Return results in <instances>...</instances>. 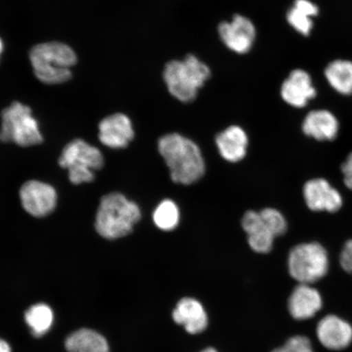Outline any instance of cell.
<instances>
[{
	"mask_svg": "<svg viewBox=\"0 0 352 352\" xmlns=\"http://www.w3.org/2000/svg\"><path fill=\"white\" fill-rule=\"evenodd\" d=\"M158 151L175 183L188 186L204 176V157L199 147L191 140L177 133L166 135L158 142Z\"/></svg>",
	"mask_w": 352,
	"mask_h": 352,
	"instance_id": "6da1fadb",
	"label": "cell"
},
{
	"mask_svg": "<svg viewBox=\"0 0 352 352\" xmlns=\"http://www.w3.org/2000/svg\"><path fill=\"white\" fill-rule=\"evenodd\" d=\"M140 219L142 211L138 204L122 193L111 192L101 198L95 228L105 239H120L129 235Z\"/></svg>",
	"mask_w": 352,
	"mask_h": 352,
	"instance_id": "7a4b0ae2",
	"label": "cell"
},
{
	"mask_svg": "<svg viewBox=\"0 0 352 352\" xmlns=\"http://www.w3.org/2000/svg\"><path fill=\"white\" fill-rule=\"evenodd\" d=\"M30 60L39 81L46 85H60L72 78V68L77 63V56L67 44L48 42L33 47Z\"/></svg>",
	"mask_w": 352,
	"mask_h": 352,
	"instance_id": "3957f363",
	"label": "cell"
},
{
	"mask_svg": "<svg viewBox=\"0 0 352 352\" xmlns=\"http://www.w3.org/2000/svg\"><path fill=\"white\" fill-rule=\"evenodd\" d=\"M0 142L21 147L34 146L43 142L38 122L28 105L15 101L3 110Z\"/></svg>",
	"mask_w": 352,
	"mask_h": 352,
	"instance_id": "277c9868",
	"label": "cell"
},
{
	"mask_svg": "<svg viewBox=\"0 0 352 352\" xmlns=\"http://www.w3.org/2000/svg\"><path fill=\"white\" fill-rule=\"evenodd\" d=\"M329 258L327 249L316 241L301 243L290 250L289 275L299 284L312 285L327 275Z\"/></svg>",
	"mask_w": 352,
	"mask_h": 352,
	"instance_id": "5b68a950",
	"label": "cell"
},
{
	"mask_svg": "<svg viewBox=\"0 0 352 352\" xmlns=\"http://www.w3.org/2000/svg\"><path fill=\"white\" fill-rule=\"evenodd\" d=\"M58 162L60 167L68 170L70 182L81 184L94 182V171L102 168L104 158L98 148L76 139L65 145Z\"/></svg>",
	"mask_w": 352,
	"mask_h": 352,
	"instance_id": "8992f818",
	"label": "cell"
},
{
	"mask_svg": "<svg viewBox=\"0 0 352 352\" xmlns=\"http://www.w3.org/2000/svg\"><path fill=\"white\" fill-rule=\"evenodd\" d=\"M217 32L223 45L239 55L248 54L252 50L257 35L254 22L241 14L220 22Z\"/></svg>",
	"mask_w": 352,
	"mask_h": 352,
	"instance_id": "52a82bcc",
	"label": "cell"
},
{
	"mask_svg": "<svg viewBox=\"0 0 352 352\" xmlns=\"http://www.w3.org/2000/svg\"><path fill=\"white\" fill-rule=\"evenodd\" d=\"M22 208L33 217L44 218L55 210L58 195L51 184L29 180L20 189Z\"/></svg>",
	"mask_w": 352,
	"mask_h": 352,
	"instance_id": "ba28073f",
	"label": "cell"
},
{
	"mask_svg": "<svg viewBox=\"0 0 352 352\" xmlns=\"http://www.w3.org/2000/svg\"><path fill=\"white\" fill-rule=\"evenodd\" d=\"M302 193L308 209L314 212L336 213L342 208L341 192L327 179L308 180L303 186Z\"/></svg>",
	"mask_w": 352,
	"mask_h": 352,
	"instance_id": "9c48e42d",
	"label": "cell"
},
{
	"mask_svg": "<svg viewBox=\"0 0 352 352\" xmlns=\"http://www.w3.org/2000/svg\"><path fill=\"white\" fill-rule=\"evenodd\" d=\"M280 96L290 107L302 109L318 96V90L311 74L298 68L293 69L281 85Z\"/></svg>",
	"mask_w": 352,
	"mask_h": 352,
	"instance_id": "30bf717a",
	"label": "cell"
},
{
	"mask_svg": "<svg viewBox=\"0 0 352 352\" xmlns=\"http://www.w3.org/2000/svg\"><path fill=\"white\" fill-rule=\"evenodd\" d=\"M99 140L104 146L113 149L124 148L134 139L135 132L129 117L114 113L99 123Z\"/></svg>",
	"mask_w": 352,
	"mask_h": 352,
	"instance_id": "8fae6325",
	"label": "cell"
},
{
	"mask_svg": "<svg viewBox=\"0 0 352 352\" xmlns=\"http://www.w3.org/2000/svg\"><path fill=\"white\" fill-rule=\"evenodd\" d=\"M316 336L325 349L341 351L352 342V327L340 316L329 315L319 321Z\"/></svg>",
	"mask_w": 352,
	"mask_h": 352,
	"instance_id": "7c38bea8",
	"label": "cell"
},
{
	"mask_svg": "<svg viewBox=\"0 0 352 352\" xmlns=\"http://www.w3.org/2000/svg\"><path fill=\"white\" fill-rule=\"evenodd\" d=\"M164 80L170 94L182 102H191L198 90L186 72L182 60H171L164 69Z\"/></svg>",
	"mask_w": 352,
	"mask_h": 352,
	"instance_id": "4fadbf2b",
	"label": "cell"
},
{
	"mask_svg": "<svg viewBox=\"0 0 352 352\" xmlns=\"http://www.w3.org/2000/svg\"><path fill=\"white\" fill-rule=\"evenodd\" d=\"M302 130L308 138L318 142H333L340 134V123L329 110L314 109L303 120Z\"/></svg>",
	"mask_w": 352,
	"mask_h": 352,
	"instance_id": "5bb4252c",
	"label": "cell"
},
{
	"mask_svg": "<svg viewBox=\"0 0 352 352\" xmlns=\"http://www.w3.org/2000/svg\"><path fill=\"white\" fill-rule=\"evenodd\" d=\"M323 306V299L318 289L311 285L299 284L294 289L288 300V310L294 319L309 320L318 314Z\"/></svg>",
	"mask_w": 352,
	"mask_h": 352,
	"instance_id": "9a60e30c",
	"label": "cell"
},
{
	"mask_svg": "<svg viewBox=\"0 0 352 352\" xmlns=\"http://www.w3.org/2000/svg\"><path fill=\"white\" fill-rule=\"evenodd\" d=\"M242 228L248 236V242L254 252L259 254L270 252L276 236L261 212L249 210L241 221Z\"/></svg>",
	"mask_w": 352,
	"mask_h": 352,
	"instance_id": "2e32d148",
	"label": "cell"
},
{
	"mask_svg": "<svg viewBox=\"0 0 352 352\" xmlns=\"http://www.w3.org/2000/svg\"><path fill=\"white\" fill-rule=\"evenodd\" d=\"M173 318L176 324L182 325L190 334H197L208 328V316L201 303L192 298L180 299Z\"/></svg>",
	"mask_w": 352,
	"mask_h": 352,
	"instance_id": "e0dca14e",
	"label": "cell"
},
{
	"mask_svg": "<svg viewBox=\"0 0 352 352\" xmlns=\"http://www.w3.org/2000/svg\"><path fill=\"white\" fill-rule=\"evenodd\" d=\"M220 155L228 162H237L243 160L248 146V138L239 126L228 127L215 139Z\"/></svg>",
	"mask_w": 352,
	"mask_h": 352,
	"instance_id": "ac0fdd59",
	"label": "cell"
},
{
	"mask_svg": "<svg viewBox=\"0 0 352 352\" xmlns=\"http://www.w3.org/2000/svg\"><path fill=\"white\" fill-rule=\"evenodd\" d=\"M324 76L328 85L338 94L352 96V60L338 58L325 66Z\"/></svg>",
	"mask_w": 352,
	"mask_h": 352,
	"instance_id": "d6986e66",
	"label": "cell"
},
{
	"mask_svg": "<svg viewBox=\"0 0 352 352\" xmlns=\"http://www.w3.org/2000/svg\"><path fill=\"white\" fill-rule=\"evenodd\" d=\"M68 352H109V345L102 334L91 329H80L66 338Z\"/></svg>",
	"mask_w": 352,
	"mask_h": 352,
	"instance_id": "ffe728a7",
	"label": "cell"
},
{
	"mask_svg": "<svg viewBox=\"0 0 352 352\" xmlns=\"http://www.w3.org/2000/svg\"><path fill=\"white\" fill-rule=\"evenodd\" d=\"M25 320L33 336L41 338L50 331L54 324V311L45 303H38L25 311Z\"/></svg>",
	"mask_w": 352,
	"mask_h": 352,
	"instance_id": "44dd1931",
	"label": "cell"
},
{
	"mask_svg": "<svg viewBox=\"0 0 352 352\" xmlns=\"http://www.w3.org/2000/svg\"><path fill=\"white\" fill-rule=\"evenodd\" d=\"M153 222L161 230L171 231L178 226L179 210L171 200H164L157 206L153 214Z\"/></svg>",
	"mask_w": 352,
	"mask_h": 352,
	"instance_id": "7402d4cb",
	"label": "cell"
},
{
	"mask_svg": "<svg viewBox=\"0 0 352 352\" xmlns=\"http://www.w3.org/2000/svg\"><path fill=\"white\" fill-rule=\"evenodd\" d=\"M182 61L192 81L198 89H201L210 78L211 70L209 65L193 54L187 55Z\"/></svg>",
	"mask_w": 352,
	"mask_h": 352,
	"instance_id": "603a6c76",
	"label": "cell"
},
{
	"mask_svg": "<svg viewBox=\"0 0 352 352\" xmlns=\"http://www.w3.org/2000/svg\"><path fill=\"white\" fill-rule=\"evenodd\" d=\"M286 21L297 33L308 37L314 28V19L292 6L286 12Z\"/></svg>",
	"mask_w": 352,
	"mask_h": 352,
	"instance_id": "cb8c5ba5",
	"label": "cell"
},
{
	"mask_svg": "<svg viewBox=\"0 0 352 352\" xmlns=\"http://www.w3.org/2000/svg\"><path fill=\"white\" fill-rule=\"evenodd\" d=\"M261 214L276 237L284 235L287 231V221L279 210L266 208L261 210Z\"/></svg>",
	"mask_w": 352,
	"mask_h": 352,
	"instance_id": "d4e9b609",
	"label": "cell"
},
{
	"mask_svg": "<svg viewBox=\"0 0 352 352\" xmlns=\"http://www.w3.org/2000/svg\"><path fill=\"white\" fill-rule=\"evenodd\" d=\"M271 352H314V350L309 338L298 336L290 338L283 346Z\"/></svg>",
	"mask_w": 352,
	"mask_h": 352,
	"instance_id": "484cf974",
	"label": "cell"
},
{
	"mask_svg": "<svg viewBox=\"0 0 352 352\" xmlns=\"http://www.w3.org/2000/svg\"><path fill=\"white\" fill-rule=\"evenodd\" d=\"M340 263L342 270L352 275V239L346 241L343 245Z\"/></svg>",
	"mask_w": 352,
	"mask_h": 352,
	"instance_id": "4316f807",
	"label": "cell"
},
{
	"mask_svg": "<svg viewBox=\"0 0 352 352\" xmlns=\"http://www.w3.org/2000/svg\"><path fill=\"white\" fill-rule=\"evenodd\" d=\"M292 6L296 8L299 11L306 13L312 19H315L320 13L318 4H316L311 0H294Z\"/></svg>",
	"mask_w": 352,
	"mask_h": 352,
	"instance_id": "83f0119b",
	"label": "cell"
},
{
	"mask_svg": "<svg viewBox=\"0 0 352 352\" xmlns=\"http://www.w3.org/2000/svg\"><path fill=\"white\" fill-rule=\"evenodd\" d=\"M344 186L352 191V152L347 155L341 166Z\"/></svg>",
	"mask_w": 352,
	"mask_h": 352,
	"instance_id": "f1b7e54d",
	"label": "cell"
},
{
	"mask_svg": "<svg viewBox=\"0 0 352 352\" xmlns=\"http://www.w3.org/2000/svg\"><path fill=\"white\" fill-rule=\"evenodd\" d=\"M0 352H12L10 344L0 338Z\"/></svg>",
	"mask_w": 352,
	"mask_h": 352,
	"instance_id": "f546056e",
	"label": "cell"
},
{
	"mask_svg": "<svg viewBox=\"0 0 352 352\" xmlns=\"http://www.w3.org/2000/svg\"><path fill=\"white\" fill-rule=\"evenodd\" d=\"M201 352H218L217 350L213 349V347H208V349H206Z\"/></svg>",
	"mask_w": 352,
	"mask_h": 352,
	"instance_id": "4dcf8cb0",
	"label": "cell"
},
{
	"mask_svg": "<svg viewBox=\"0 0 352 352\" xmlns=\"http://www.w3.org/2000/svg\"><path fill=\"white\" fill-rule=\"evenodd\" d=\"M3 50V43L2 41V39L0 38V56H1Z\"/></svg>",
	"mask_w": 352,
	"mask_h": 352,
	"instance_id": "1f68e13d",
	"label": "cell"
}]
</instances>
